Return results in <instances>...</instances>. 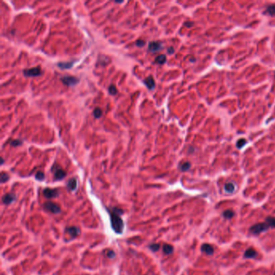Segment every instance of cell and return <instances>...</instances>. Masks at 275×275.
Returning a JSON list of instances; mask_svg holds the SVG:
<instances>
[{
  "instance_id": "obj_1",
  "label": "cell",
  "mask_w": 275,
  "mask_h": 275,
  "mask_svg": "<svg viewBox=\"0 0 275 275\" xmlns=\"http://www.w3.org/2000/svg\"><path fill=\"white\" fill-rule=\"evenodd\" d=\"M122 213L123 211H121L120 209H116V208L110 211L112 227L114 229V231L117 233H121L124 230V222L120 216Z\"/></svg>"
},
{
  "instance_id": "obj_2",
  "label": "cell",
  "mask_w": 275,
  "mask_h": 275,
  "mask_svg": "<svg viewBox=\"0 0 275 275\" xmlns=\"http://www.w3.org/2000/svg\"><path fill=\"white\" fill-rule=\"evenodd\" d=\"M44 208L52 214H57L61 211V206L55 202H47L44 204Z\"/></svg>"
},
{
  "instance_id": "obj_3",
  "label": "cell",
  "mask_w": 275,
  "mask_h": 275,
  "mask_svg": "<svg viewBox=\"0 0 275 275\" xmlns=\"http://www.w3.org/2000/svg\"><path fill=\"white\" fill-rule=\"evenodd\" d=\"M269 227L270 226L267 224V223H261V224L253 225L252 228H250V231L253 234H258V233H261V232L267 230Z\"/></svg>"
},
{
  "instance_id": "obj_4",
  "label": "cell",
  "mask_w": 275,
  "mask_h": 275,
  "mask_svg": "<svg viewBox=\"0 0 275 275\" xmlns=\"http://www.w3.org/2000/svg\"><path fill=\"white\" fill-rule=\"evenodd\" d=\"M24 74L27 77H36L41 74V69L40 67H35L32 69H25L24 71Z\"/></svg>"
},
{
  "instance_id": "obj_5",
  "label": "cell",
  "mask_w": 275,
  "mask_h": 275,
  "mask_svg": "<svg viewBox=\"0 0 275 275\" xmlns=\"http://www.w3.org/2000/svg\"><path fill=\"white\" fill-rule=\"evenodd\" d=\"M61 82L64 83L65 85L68 86H74L76 85L77 82H79V80L77 79V77H69V76H66V77H62L61 78Z\"/></svg>"
},
{
  "instance_id": "obj_6",
  "label": "cell",
  "mask_w": 275,
  "mask_h": 275,
  "mask_svg": "<svg viewBox=\"0 0 275 275\" xmlns=\"http://www.w3.org/2000/svg\"><path fill=\"white\" fill-rule=\"evenodd\" d=\"M44 196L47 198H56L58 195V191L56 189H50V188H46L43 191Z\"/></svg>"
},
{
  "instance_id": "obj_7",
  "label": "cell",
  "mask_w": 275,
  "mask_h": 275,
  "mask_svg": "<svg viewBox=\"0 0 275 275\" xmlns=\"http://www.w3.org/2000/svg\"><path fill=\"white\" fill-rule=\"evenodd\" d=\"M52 169V171L54 172V177H55V178H56V180H61V179H63L65 176V172L62 169H61L60 167H56V169H55V167L53 166Z\"/></svg>"
},
{
  "instance_id": "obj_8",
  "label": "cell",
  "mask_w": 275,
  "mask_h": 275,
  "mask_svg": "<svg viewBox=\"0 0 275 275\" xmlns=\"http://www.w3.org/2000/svg\"><path fill=\"white\" fill-rule=\"evenodd\" d=\"M162 48L161 46V44L160 42H157V41H153V42H151L149 44V50L152 52H157L161 50Z\"/></svg>"
},
{
  "instance_id": "obj_9",
  "label": "cell",
  "mask_w": 275,
  "mask_h": 275,
  "mask_svg": "<svg viewBox=\"0 0 275 275\" xmlns=\"http://www.w3.org/2000/svg\"><path fill=\"white\" fill-rule=\"evenodd\" d=\"M66 232L69 234L70 236L72 237H76L77 236H79V234H80V229L77 227H74V226H72V227H68V228H66Z\"/></svg>"
},
{
  "instance_id": "obj_10",
  "label": "cell",
  "mask_w": 275,
  "mask_h": 275,
  "mask_svg": "<svg viewBox=\"0 0 275 275\" xmlns=\"http://www.w3.org/2000/svg\"><path fill=\"white\" fill-rule=\"evenodd\" d=\"M15 199V195L14 194H6L3 195V202L4 204L8 205L10 203H11Z\"/></svg>"
},
{
  "instance_id": "obj_11",
  "label": "cell",
  "mask_w": 275,
  "mask_h": 275,
  "mask_svg": "<svg viewBox=\"0 0 275 275\" xmlns=\"http://www.w3.org/2000/svg\"><path fill=\"white\" fill-rule=\"evenodd\" d=\"M144 83L145 84V86L149 89V90H153L155 87V82L153 78L151 77H148L144 80Z\"/></svg>"
},
{
  "instance_id": "obj_12",
  "label": "cell",
  "mask_w": 275,
  "mask_h": 275,
  "mask_svg": "<svg viewBox=\"0 0 275 275\" xmlns=\"http://www.w3.org/2000/svg\"><path fill=\"white\" fill-rule=\"evenodd\" d=\"M202 251L204 252L205 253L208 254V255H211V254L214 253V249L212 248V246L210 245H207L205 244L202 246Z\"/></svg>"
},
{
  "instance_id": "obj_13",
  "label": "cell",
  "mask_w": 275,
  "mask_h": 275,
  "mask_svg": "<svg viewBox=\"0 0 275 275\" xmlns=\"http://www.w3.org/2000/svg\"><path fill=\"white\" fill-rule=\"evenodd\" d=\"M257 252L253 249H249L245 253V257L247 258H253L257 256Z\"/></svg>"
},
{
  "instance_id": "obj_14",
  "label": "cell",
  "mask_w": 275,
  "mask_h": 275,
  "mask_svg": "<svg viewBox=\"0 0 275 275\" xmlns=\"http://www.w3.org/2000/svg\"><path fill=\"white\" fill-rule=\"evenodd\" d=\"M67 186L70 190H74L77 188V181L75 178H72L67 183Z\"/></svg>"
},
{
  "instance_id": "obj_15",
  "label": "cell",
  "mask_w": 275,
  "mask_h": 275,
  "mask_svg": "<svg viewBox=\"0 0 275 275\" xmlns=\"http://www.w3.org/2000/svg\"><path fill=\"white\" fill-rule=\"evenodd\" d=\"M224 190H225V191L229 192V193L233 192L234 190H235V185L232 182H228L224 186Z\"/></svg>"
},
{
  "instance_id": "obj_16",
  "label": "cell",
  "mask_w": 275,
  "mask_h": 275,
  "mask_svg": "<svg viewBox=\"0 0 275 275\" xmlns=\"http://www.w3.org/2000/svg\"><path fill=\"white\" fill-rule=\"evenodd\" d=\"M173 251V248L172 245H168V244L163 245V252L165 254H171Z\"/></svg>"
},
{
  "instance_id": "obj_17",
  "label": "cell",
  "mask_w": 275,
  "mask_h": 275,
  "mask_svg": "<svg viewBox=\"0 0 275 275\" xmlns=\"http://www.w3.org/2000/svg\"><path fill=\"white\" fill-rule=\"evenodd\" d=\"M165 61H166V56H165V55H164V54H161L159 56H157V58H156V60H155L156 63H158V64L160 65L164 64Z\"/></svg>"
},
{
  "instance_id": "obj_18",
  "label": "cell",
  "mask_w": 275,
  "mask_h": 275,
  "mask_svg": "<svg viewBox=\"0 0 275 275\" xmlns=\"http://www.w3.org/2000/svg\"><path fill=\"white\" fill-rule=\"evenodd\" d=\"M57 65L61 68V69H68V68H70L73 64L71 63V62H65V63H62V62H61V63H58Z\"/></svg>"
},
{
  "instance_id": "obj_19",
  "label": "cell",
  "mask_w": 275,
  "mask_h": 275,
  "mask_svg": "<svg viewBox=\"0 0 275 275\" xmlns=\"http://www.w3.org/2000/svg\"><path fill=\"white\" fill-rule=\"evenodd\" d=\"M266 13L268 15H272V16L275 15V6H270V7H268L266 10Z\"/></svg>"
},
{
  "instance_id": "obj_20",
  "label": "cell",
  "mask_w": 275,
  "mask_h": 275,
  "mask_svg": "<svg viewBox=\"0 0 275 275\" xmlns=\"http://www.w3.org/2000/svg\"><path fill=\"white\" fill-rule=\"evenodd\" d=\"M224 216L226 219H231L234 216V212L232 210H228L224 212Z\"/></svg>"
},
{
  "instance_id": "obj_21",
  "label": "cell",
  "mask_w": 275,
  "mask_h": 275,
  "mask_svg": "<svg viewBox=\"0 0 275 275\" xmlns=\"http://www.w3.org/2000/svg\"><path fill=\"white\" fill-rule=\"evenodd\" d=\"M190 168V164L189 162H184L183 164H182L180 166L182 171H187Z\"/></svg>"
},
{
  "instance_id": "obj_22",
  "label": "cell",
  "mask_w": 275,
  "mask_h": 275,
  "mask_svg": "<svg viewBox=\"0 0 275 275\" xmlns=\"http://www.w3.org/2000/svg\"><path fill=\"white\" fill-rule=\"evenodd\" d=\"M266 223L270 227H275V218L273 217H268L266 219Z\"/></svg>"
},
{
  "instance_id": "obj_23",
  "label": "cell",
  "mask_w": 275,
  "mask_h": 275,
  "mask_svg": "<svg viewBox=\"0 0 275 275\" xmlns=\"http://www.w3.org/2000/svg\"><path fill=\"white\" fill-rule=\"evenodd\" d=\"M246 143H247V141L245 140V139H241V140H239L238 141H237V146L238 149H241L242 147H244L246 145Z\"/></svg>"
},
{
  "instance_id": "obj_24",
  "label": "cell",
  "mask_w": 275,
  "mask_h": 275,
  "mask_svg": "<svg viewBox=\"0 0 275 275\" xmlns=\"http://www.w3.org/2000/svg\"><path fill=\"white\" fill-rule=\"evenodd\" d=\"M0 179H1V182L2 183H4L6 182L7 181L9 180V176L7 173H1V178H0Z\"/></svg>"
},
{
  "instance_id": "obj_25",
  "label": "cell",
  "mask_w": 275,
  "mask_h": 275,
  "mask_svg": "<svg viewBox=\"0 0 275 275\" xmlns=\"http://www.w3.org/2000/svg\"><path fill=\"white\" fill-rule=\"evenodd\" d=\"M36 178L39 181H43L44 179V173L41 172V171H39V172L36 173Z\"/></svg>"
},
{
  "instance_id": "obj_26",
  "label": "cell",
  "mask_w": 275,
  "mask_h": 275,
  "mask_svg": "<svg viewBox=\"0 0 275 275\" xmlns=\"http://www.w3.org/2000/svg\"><path fill=\"white\" fill-rule=\"evenodd\" d=\"M94 116L95 118H100L102 116V111L100 108H95L94 111Z\"/></svg>"
},
{
  "instance_id": "obj_27",
  "label": "cell",
  "mask_w": 275,
  "mask_h": 275,
  "mask_svg": "<svg viewBox=\"0 0 275 275\" xmlns=\"http://www.w3.org/2000/svg\"><path fill=\"white\" fill-rule=\"evenodd\" d=\"M108 90H109V93L112 95H116V93H117V90H116V86H114V85H111V86H109Z\"/></svg>"
},
{
  "instance_id": "obj_28",
  "label": "cell",
  "mask_w": 275,
  "mask_h": 275,
  "mask_svg": "<svg viewBox=\"0 0 275 275\" xmlns=\"http://www.w3.org/2000/svg\"><path fill=\"white\" fill-rule=\"evenodd\" d=\"M149 249L152 251H153V252H157V251L159 250L160 245L158 244H152V245H149Z\"/></svg>"
},
{
  "instance_id": "obj_29",
  "label": "cell",
  "mask_w": 275,
  "mask_h": 275,
  "mask_svg": "<svg viewBox=\"0 0 275 275\" xmlns=\"http://www.w3.org/2000/svg\"><path fill=\"white\" fill-rule=\"evenodd\" d=\"M11 145H12V146H19V145H22V141H19V140H14L12 141L11 142Z\"/></svg>"
},
{
  "instance_id": "obj_30",
  "label": "cell",
  "mask_w": 275,
  "mask_h": 275,
  "mask_svg": "<svg viewBox=\"0 0 275 275\" xmlns=\"http://www.w3.org/2000/svg\"><path fill=\"white\" fill-rule=\"evenodd\" d=\"M136 44L138 47H143L145 44V40H138L136 42Z\"/></svg>"
},
{
  "instance_id": "obj_31",
  "label": "cell",
  "mask_w": 275,
  "mask_h": 275,
  "mask_svg": "<svg viewBox=\"0 0 275 275\" xmlns=\"http://www.w3.org/2000/svg\"><path fill=\"white\" fill-rule=\"evenodd\" d=\"M108 257L110 258H115V257H116V253H115V252H114L113 250H110V251H108Z\"/></svg>"
},
{
  "instance_id": "obj_32",
  "label": "cell",
  "mask_w": 275,
  "mask_h": 275,
  "mask_svg": "<svg viewBox=\"0 0 275 275\" xmlns=\"http://www.w3.org/2000/svg\"><path fill=\"white\" fill-rule=\"evenodd\" d=\"M168 52H169V54H171V53L173 52V48H169Z\"/></svg>"
},
{
  "instance_id": "obj_33",
  "label": "cell",
  "mask_w": 275,
  "mask_h": 275,
  "mask_svg": "<svg viewBox=\"0 0 275 275\" xmlns=\"http://www.w3.org/2000/svg\"><path fill=\"white\" fill-rule=\"evenodd\" d=\"M274 275H275V274H274Z\"/></svg>"
}]
</instances>
